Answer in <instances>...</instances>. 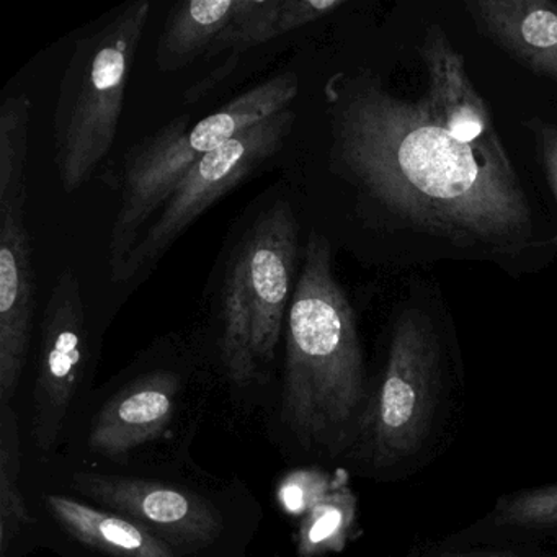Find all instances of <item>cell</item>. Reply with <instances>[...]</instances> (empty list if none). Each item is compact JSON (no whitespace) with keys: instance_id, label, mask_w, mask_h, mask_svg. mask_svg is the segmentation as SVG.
<instances>
[{"instance_id":"obj_4","label":"cell","mask_w":557,"mask_h":557,"mask_svg":"<svg viewBox=\"0 0 557 557\" xmlns=\"http://www.w3.org/2000/svg\"><path fill=\"white\" fill-rule=\"evenodd\" d=\"M44 469L77 497L122 515L188 557H246L263 508L237 478L195 465L149 471H99L60 459Z\"/></svg>"},{"instance_id":"obj_6","label":"cell","mask_w":557,"mask_h":557,"mask_svg":"<svg viewBox=\"0 0 557 557\" xmlns=\"http://www.w3.org/2000/svg\"><path fill=\"white\" fill-rule=\"evenodd\" d=\"M151 17L138 0L77 38L58 87L51 126L63 194L81 190L115 145L126 89Z\"/></svg>"},{"instance_id":"obj_11","label":"cell","mask_w":557,"mask_h":557,"mask_svg":"<svg viewBox=\"0 0 557 557\" xmlns=\"http://www.w3.org/2000/svg\"><path fill=\"white\" fill-rule=\"evenodd\" d=\"M34 515L28 553L38 547L63 557H188L129 518L77 497L44 469L25 466Z\"/></svg>"},{"instance_id":"obj_5","label":"cell","mask_w":557,"mask_h":557,"mask_svg":"<svg viewBox=\"0 0 557 557\" xmlns=\"http://www.w3.org/2000/svg\"><path fill=\"white\" fill-rule=\"evenodd\" d=\"M299 262L298 220L286 200L259 211L227 257L214 358L234 400L249 409L272 381Z\"/></svg>"},{"instance_id":"obj_17","label":"cell","mask_w":557,"mask_h":557,"mask_svg":"<svg viewBox=\"0 0 557 557\" xmlns=\"http://www.w3.org/2000/svg\"><path fill=\"white\" fill-rule=\"evenodd\" d=\"M318 474L314 500L308 504L298 530V556L314 557L344 546L355 515V498L347 487L331 485Z\"/></svg>"},{"instance_id":"obj_13","label":"cell","mask_w":557,"mask_h":557,"mask_svg":"<svg viewBox=\"0 0 557 557\" xmlns=\"http://www.w3.org/2000/svg\"><path fill=\"white\" fill-rule=\"evenodd\" d=\"M466 9L479 30L502 50L557 83V4L549 0H474Z\"/></svg>"},{"instance_id":"obj_2","label":"cell","mask_w":557,"mask_h":557,"mask_svg":"<svg viewBox=\"0 0 557 557\" xmlns=\"http://www.w3.org/2000/svg\"><path fill=\"white\" fill-rule=\"evenodd\" d=\"M368 403L355 312L327 237L311 231L286 319L282 380L263 409L267 430L288 461H331L350 455Z\"/></svg>"},{"instance_id":"obj_14","label":"cell","mask_w":557,"mask_h":557,"mask_svg":"<svg viewBox=\"0 0 557 557\" xmlns=\"http://www.w3.org/2000/svg\"><path fill=\"white\" fill-rule=\"evenodd\" d=\"M25 442L18 406H0V557L28 556L34 515L25 492Z\"/></svg>"},{"instance_id":"obj_22","label":"cell","mask_w":557,"mask_h":557,"mask_svg":"<svg viewBox=\"0 0 557 557\" xmlns=\"http://www.w3.org/2000/svg\"><path fill=\"white\" fill-rule=\"evenodd\" d=\"M440 557H517L510 553H495V550H453Z\"/></svg>"},{"instance_id":"obj_1","label":"cell","mask_w":557,"mask_h":557,"mask_svg":"<svg viewBox=\"0 0 557 557\" xmlns=\"http://www.w3.org/2000/svg\"><path fill=\"white\" fill-rule=\"evenodd\" d=\"M425 94L399 99L373 77H341L332 158L361 197L456 249L507 256L533 236L531 205L465 58L440 28L422 47Z\"/></svg>"},{"instance_id":"obj_19","label":"cell","mask_w":557,"mask_h":557,"mask_svg":"<svg viewBox=\"0 0 557 557\" xmlns=\"http://www.w3.org/2000/svg\"><path fill=\"white\" fill-rule=\"evenodd\" d=\"M492 517L504 527H557V484L498 498Z\"/></svg>"},{"instance_id":"obj_21","label":"cell","mask_w":557,"mask_h":557,"mask_svg":"<svg viewBox=\"0 0 557 557\" xmlns=\"http://www.w3.org/2000/svg\"><path fill=\"white\" fill-rule=\"evenodd\" d=\"M531 129H533L537 154H540L547 184L553 190L554 200L557 205V125L534 120V122H531ZM550 244L557 249V231Z\"/></svg>"},{"instance_id":"obj_20","label":"cell","mask_w":557,"mask_h":557,"mask_svg":"<svg viewBox=\"0 0 557 557\" xmlns=\"http://www.w3.org/2000/svg\"><path fill=\"white\" fill-rule=\"evenodd\" d=\"M344 5V0H282L276 25L278 37L327 17Z\"/></svg>"},{"instance_id":"obj_16","label":"cell","mask_w":557,"mask_h":557,"mask_svg":"<svg viewBox=\"0 0 557 557\" xmlns=\"http://www.w3.org/2000/svg\"><path fill=\"white\" fill-rule=\"evenodd\" d=\"M32 109L27 94L9 96L0 106V211L27 208Z\"/></svg>"},{"instance_id":"obj_18","label":"cell","mask_w":557,"mask_h":557,"mask_svg":"<svg viewBox=\"0 0 557 557\" xmlns=\"http://www.w3.org/2000/svg\"><path fill=\"white\" fill-rule=\"evenodd\" d=\"M280 5L282 0H237L233 21L214 41L207 58L230 53L227 58L239 61L250 48L278 38Z\"/></svg>"},{"instance_id":"obj_10","label":"cell","mask_w":557,"mask_h":557,"mask_svg":"<svg viewBox=\"0 0 557 557\" xmlns=\"http://www.w3.org/2000/svg\"><path fill=\"white\" fill-rule=\"evenodd\" d=\"M295 122V112L285 110L203 156L143 231L113 282H129L151 270L208 208L282 151Z\"/></svg>"},{"instance_id":"obj_3","label":"cell","mask_w":557,"mask_h":557,"mask_svg":"<svg viewBox=\"0 0 557 557\" xmlns=\"http://www.w3.org/2000/svg\"><path fill=\"white\" fill-rule=\"evenodd\" d=\"M211 386L210 374L187 355L148 354L92 391L54 459L99 471L188 465Z\"/></svg>"},{"instance_id":"obj_15","label":"cell","mask_w":557,"mask_h":557,"mask_svg":"<svg viewBox=\"0 0 557 557\" xmlns=\"http://www.w3.org/2000/svg\"><path fill=\"white\" fill-rule=\"evenodd\" d=\"M237 0L178 2L165 17L156 66L161 73H177L200 57H208L214 41L233 21Z\"/></svg>"},{"instance_id":"obj_8","label":"cell","mask_w":557,"mask_h":557,"mask_svg":"<svg viewBox=\"0 0 557 557\" xmlns=\"http://www.w3.org/2000/svg\"><path fill=\"white\" fill-rule=\"evenodd\" d=\"M97 344L87 319L83 285L64 267L41 319L40 345L27 404L21 410L25 466H40L60 455L74 417L94 391Z\"/></svg>"},{"instance_id":"obj_9","label":"cell","mask_w":557,"mask_h":557,"mask_svg":"<svg viewBox=\"0 0 557 557\" xmlns=\"http://www.w3.org/2000/svg\"><path fill=\"white\" fill-rule=\"evenodd\" d=\"M440 354L432 318L412 306L404 309L394 322L386 364L350 458L384 468L419 448L438 393Z\"/></svg>"},{"instance_id":"obj_7","label":"cell","mask_w":557,"mask_h":557,"mask_svg":"<svg viewBox=\"0 0 557 557\" xmlns=\"http://www.w3.org/2000/svg\"><path fill=\"white\" fill-rule=\"evenodd\" d=\"M298 94L295 73L275 74L195 126L190 116L181 115L132 146L120 169V203L109 240L110 276L122 269L143 231L203 156L285 112Z\"/></svg>"},{"instance_id":"obj_12","label":"cell","mask_w":557,"mask_h":557,"mask_svg":"<svg viewBox=\"0 0 557 557\" xmlns=\"http://www.w3.org/2000/svg\"><path fill=\"white\" fill-rule=\"evenodd\" d=\"M34 250L21 211H0V406H18L34 342Z\"/></svg>"},{"instance_id":"obj_23","label":"cell","mask_w":557,"mask_h":557,"mask_svg":"<svg viewBox=\"0 0 557 557\" xmlns=\"http://www.w3.org/2000/svg\"><path fill=\"white\" fill-rule=\"evenodd\" d=\"M246 557H250V556H246ZM276 557H282V556H276Z\"/></svg>"}]
</instances>
